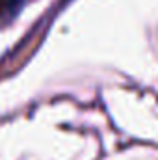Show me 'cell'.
I'll list each match as a JSON object with an SVG mask.
<instances>
[{
	"label": "cell",
	"instance_id": "obj_1",
	"mask_svg": "<svg viewBox=\"0 0 158 160\" xmlns=\"http://www.w3.org/2000/svg\"><path fill=\"white\" fill-rule=\"evenodd\" d=\"M21 4L22 0H0V15H13Z\"/></svg>",
	"mask_w": 158,
	"mask_h": 160
}]
</instances>
